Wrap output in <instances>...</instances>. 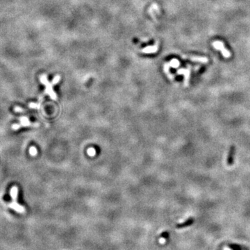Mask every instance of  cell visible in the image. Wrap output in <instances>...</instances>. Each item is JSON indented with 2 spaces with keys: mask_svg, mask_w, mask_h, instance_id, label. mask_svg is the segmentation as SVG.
<instances>
[{
  "mask_svg": "<svg viewBox=\"0 0 250 250\" xmlns=\"http://www.w3.org/2000/svg\"><path fill=\"white\" fill-rule=\"evenodd\" d=\"M158 44L153 45V46H148L145 48H144L142 50V52L145 53V54H152V53H155L158 51Z\"/></svg>",
  "mask_w": 250,
  "mask_h": 250,
  "instance_id": "52a82bcc",
  "label": "cell"
},
{
  "mask_svg": "<svg viewBox=\"0 0 250 250\" xmlns=\"http://www.w3.org/2000/svg\"><path fill=\"white\" fill-rule=\"evenodd\" d=\"M8 207L11 208L13 209H14L15 211H16L18 213H25V208H24L22 206L20 205L17 202H13V201L12 203L8 204Z\"/></svg>",
  "mask_w": 250,
  "mask_h": 250,
  "instance_id": "5b68a950",
  "label": "cell"
},
{
  "mask_svg": "<svg viewBox=\"0 0 250 250\" xmlns=\"http://www.w3.org/2000/svg\"><path fill=\"white\" fill-rule=\"evenodd\" d=\"M176 74H183V75L185 76L186 84H187L188 80L189 78H190V70L189 67L187 69H185V68L179 69V70H177V72H176Z\"/></svg>",
  "mask_w": 250,
  "mask_h": 250,
  "instance_id": "8992f818",
  "label": "cell"
},
{
  "mask_svg": "<svg viewBox=\"0 0 250 250\" xmlns=\"http://www.w3.org/2000/svg\"><path fill=\"white\" fill-rule=\"evenodd\" d=\"M14 110H15V112H19V113H22V112H24V111H25L23 109H22V108L19 107V106H17V107L15 108Z\"/></svg>",
  "mask_w": 250,
  "mask_h": 250,
  "instance_id": "9a60e30c",
  "label": "cell"
},
{
  "mask_svg": "<svg viewBox=\"0 0 250 250\" xmlns=\"http://www.w3.org/2000/svg\"><path fill=\"white\" fill-rule=\"evenodd\" d=\"M224 250H231L229 249V248H227V247H225L224 248Z\"/></svg>",
  "mask_w": 250,
  "mask_h": 250,
  "instance_id": "2e32d148",
  "label": "cell"
},
{
  "mask_svg": "<svg viewBox=\"0 0 250 250\" xmlns=\"http://www.w3.org/2000/svg\"><path fill=\"white\" fill-rule=\"evenodd\" d=\"M168 65H169L170 67H173V68H177L180 66V62L178 61L176 58L171 60V61L168 63Z\"/></svg>",
  "mask_w": 250,
  "mask_h": 250,
  "instance_id": "30bf717a",
  "label": "cell"
},
{
  "mask_svg": "<svg viewBox=\"0 0 250 250\" xmlns=\"http://www.w3.org/2000/svg\"><path fill=\"white\" fill-rule=\"evenodd\" d=\"M87 153L90 156H94L96 154V150L93 147H90L89 149H88Z\"/></svg>",
  "mask_w": 250,
  "mask_h": 250,
  "instance_id": "7c38bea8",
  "label": "cell"
},
{
  "mask_svg": "<svg viewBox=\"0 0 250 250\" xmlns=\"http://www.w3.org/2000/svg\"><path fill=\"white\" fill-rule=\"evenodd\" d=\"M37 153H38L37 149H36L35 147H34V146H33V147H31L30 148H29V154L32 155V156H36V155L37 154Z\"/></svg>",
  "mask_w": 250,
  "mask_h": 250,
  "instance_id": "4fadbf2b",
  "label": "cell"
},
{
  "mask_svg": "<svg viewBox=\"0 0 250 250\" xmlns=\"http://www.w3.org/2000/svg\"><path fill=\"white\" fill-rule=\"evenodd\" d=\"M234 154H235V147H231V149H230L229 156H228V158H227V163L229 164V165H231V164L233 163V158H234Z\"/></svg>",
  "mask_w": 250,
  "mask_h": 250,
  "instance_id": "9c48e42d",
  "label": "cell"
},
{
  "mask_svg": "<svg viewBox=\"0 0 250 250\" xmlns=\"http://www.w3.org/2000/svg\"><path fill=\"white\" fill-rule=\"evenodd\" d=\"M20 120V123L19 124H14L12 126V129L13 130H18L19 129H20L21 127H29V126H32V127H38L39 124L38 123H32L29 121V119L26 116H22L20 117L19 118Z\"/></svg>",
  "mask_w": 250,
  "mask_h": 250,
  "instance_id": "7a4b0ae2",
  "label": "cell"
},
{
  "mask_svg": "<svg viewBox=\"0 0 250 250\" xmlns=\"http://www.w3.org/2000/svg\"><path fill=\"white\" fill-rule=\"evenodd\" d=\"M60 81V76H56L54 78L52 83H50L47 80V77L45 74H43L41 76V81L44 85H45L46 89H45V93L50 95V97L52 98V99H56L57 97H56V94L54 92V91L53 90V85H56L58 81Z\"/></svg>",
  "mask_w": 250,
  "mask_h": 250,
  "instance_id": "6da1fadb",
  "label": "cell"
},
{
  "mask_svg": "<svg viewBox=\"0 0 250 250\" xmlns=\"http://www.w3.org/2000/svg\"><path fill=\"white\" fill-rule=\"evenodd\" d=\"M169 65H168V63H165V65H164V71H165L166 74H167V76H169V79H174V76H173V74H170V72H169Z\"/></svg>",
  "mask_w": 250,
  "mask_h": 250,
  "instance_id": "8fae6325",
  "label": "cell"
},
{
  "mask_svg": "<svg viewBox=\"0 0 250 250\" xmlns=\"http://www.w3.org/2000/svg\"><path fill=\"white\" fill-rule=\"evenodd\" d=\"M181 57L184 58V59H189L193 62H197V63H203V64H206V63L209 62V59L207 57H202V56H190L188 55H182Z\"/></svg>",
  "mask_w": 250,
  "mask_h": 250,
  "instance_id": "277c9868",
  "label": "cell"
},
{
  "mask_svg": "<svg viewBox=\"0 0 250 250\" xmlns=\"http://www.w3.org/2000/svg\"><path fill=\"white\" fill-rule=\"evenodd\" d=\"M10 196L13 202H17L18 196V188L17 186H13L10 190Z\"/></svg>",
  "mask_w": 250,
  "mask_h": 250,
  "instance_id": "ba28073f",
  "label": "cell"
},
{
  "mask_svg": "<svg viewBox=\"0 0 250 250\" xmlns=\"http://www.w3.org/2000/svg\"><path fill=\"white\" fill-rule=\"evenodd\" d=\"M212 45H213V47H214L215 50H218L222 53V56H223L224 58H229L231 57V53H230L229 50H227V49L225 48L223 42L215 41L213 42Z\"/></svg>",
  "mask_w": 250,
  "mask_h": 250,
  "instance_id": "3957f363",
  "label": "cell"
},
{
  "mask_svg": "<svg viewBox=\"0 0 250 250\" xmlns=\"http://www.w3.org/2000/svg\"><path fill=\"white\" fill-rule=\"evenodd\" d=\"M29 107L32 108V109H38L39 108V106L37 104L35 103H30L29 104Z\"/></svg>",
  "mask_w": 250,
  "mask_h": 250,
  "instance_id": "5bb4252c",
  "label": "cell"
}]
</instances>
